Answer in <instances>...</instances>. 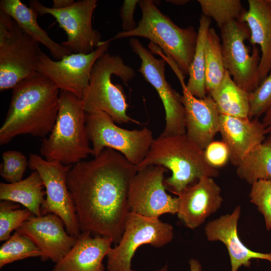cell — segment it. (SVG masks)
Here are the masks:
<instances>
[{
	"instance_id": "obj_1",
	"label": "cell",
	"mask_w": 271,
	"mask_h": 271,
	"mask_svg": "<svg viewBox=\"0 0 271 271\" xmlns=\"http://www.w3.org/2000/svg\"><path fill=\"white\" fill-rule=\"evenodd\" d=\"M137 167L109 148L71 166L67 184L81 232L111 238L117 244L130 211L128 195Z\"/></svg>"
},
{
	"instance_id": "obj_2",
	"label": "cell",
	"mask_w": 271,
	"mask_h": 271,
	"mask_svg": "<svg viewBox=\"0 0 271 271\" xmlns=\"http://www.w3.org/2000/svg\"><path fill=\"white\" fill-rule=\"evenodd\" d=\"M60 91L38 72L16 85L0 128V145L21 134L45 138L56 120Z\"/></svg>"
},
{
	"instance_id": "obj_3",
	"label": "cell",
	"mask_w": 271,
	"mask_h": 271,
	"mask_svg": "<svg viewBox=\"0 0 271 271\" xmlns=\"http://www.w3.org/2000/svg\"><path fill=\"white\" fill-rule=\"evenodd\" d=\"M150 166H161L171 172L164 180L166 189L177 195L203 176L219 175L218 169L207 162L204 150L185 133L174 136L161 134L154 139L138 170Z\"/></svg>"
},
{
	"instance_id": "obj_4",
	"label": "cell",
	"mask_w": 271,
	"mask_h": 271,
	"mask_svg": "<svg viewBox=\"0 0 271 271\" xmlns=\"http://www.w3.org/2000/svg\"><path fill=\"white\" fill-rule=\"evenodd\" d=\"M59 103L55 123L40 152L47 161L73 166L92 154L86 113L81 99L68 91H60Z\"/></svg>"
},
{
	"instance_id": "obj_5",
	"label": "cell",
	"mask_w": 271,
	"mask_h": 271,
	"mask_svg": "<svg viewBox=\"0 0 271 271\" xmlns=\"http://www.w3.org/2000/svg\"><path fill=\"white\" fill-rule=\"evenodd\" d=\"M138 5L142 18L137 28L129 32H120L112 40L132 37L149 39L157 45L177 65L184 75H188L195 54L198 31L193 26L183 29L161 13L152 0H141Z\"/></svg>"
},
{
	"instance_id": "obj_6",
	"label": "cell",
	"mask_w": 271,
	"mask_h": 271,
	"mask_svg": "<svg viewBox=\"0 0 271 271\" xmlns=\"http://www.w3.org/2000/svg\"><path fill=\"white\" fill-rule=\"evenodd\" d=\"M114 75L127 84L136 73L120 56L106 52L95 63L89 86L81 99L85 111L86 113L103 111L116 123H138L127 115L128 104L123 88L112 83L111 77Z\"/></svg>"
},
{
	"instance_id": "obj_7",
	"label": "cell",
	"mask_w": 271,
	"mask_h": 271,
	"mask_svg": "<svg viewBox=\"0 0 271 271\" xmlns=\"http://www.w3.org/2000/svg\"><path fill=\"white\" fill-rule=\"evenodd\" d=\"M34 40L0 10V90L13 88L37 72L42 52Z\"/></svg>"
},
{
	"instance_id": "obj_8",
	"label": "cell",
	"mask_w": 271,
	"mask_h": 271,
	"mask_svg": "<svg viewBox=\"0 0 271 271\" xmlns=\"http://www.w3.org/2000/svg\"><path fill=\"white\" fill-rule=\"evenodd\" d=\"M86 128L94 157L109 148L122 154L137 167L145 158L154 140L150 129L121 128L109 115L100 111L86 113Z\"/></svg>"
},
{
	"instance_id": "obj_9",
	"label": "cell",
	"mask_w": 271,
	"mask_h": 271,
	"mask_svg": "<svg viewBox=\"0 0 271 271\" xmlns=\"http://www.w3.org/2000/svg\"><path fill=\"white\" fill-rule=\"evenodd\" d=\"M173 237L172 225L159 218L146 217L129 211L120 241L115 247L111 248L106 256L108 271H133L131 262L138 247L148 244L160 247L171 242Z\"/></svg>"
},
{
	"instance_id": "obj_10",
	"label": "cell",
	"mask_w": 271,
	"mask_h": 271,
	"mask_svg": "<svg viewBox=\"0 0 271 271\" xmlns=\"http://www.w3.org/2000/svg\"><path fill=\"white\" fill-rule=\"evenodd\" d=\"M97 0H80L64 9L47 7L39 1L30 2L38 15L49 14L55 18L67 39L61 44L72 53L89 54L103 43L99 32L92 28V20Z\"/></svg>"
},
{
	"instance_id": "obj_11",
	"label": "cell",
	"mask_w": 271,
	"mask_h": 271,
	"mask_svg": "<svg viewBox=\"0 0 271 271\" xmlns=\"http://www.w3.org/2000/svg\"><path fill=\"white\" fill-rule=\"evenodd\" d=\"M29 167L40 175L46 197L41 207L42 215L52 213L63 221L66 230L77 237L81 233L75 208L67 184V175L72 166L49 161L42 156L29 155Z\"/></svg>"
},
{
	"instance_id": "obj_12",
	"label": "cell",
	"mask_w": 271,
	"mask_h": 271,
	"mask_svg": "<svg viewBox=\"0 0 271 271\" xmlns=\"http://www.w3.org/2000/svg\"><path fill=\"white\" fill-rule=\"evenodd\" d=\"M220 29L225 68L233 81L250 93L260 84L258 48L253 46L252 54L249 53L245 41L250 39V31L240 20L231 21Z\"/></svg>"
},
{
	"instance_id": "obj_13",
	"label": "cell",
	"mask_w": 271,
	"mask_h": 271,
	"mask_svg": "<svg viewBox=\"0 0 271 271\" xmlns=\"http://www.w3.org/2000/svg\"><path fill=\"white\" fill-rule=\"evenodd\" d=\"M129 43L132 51L141 60L138 71L155 89L161 99L165 111L166 124L161 134L174 136L186 133V113L182 95L172 88L165 75V59L155 58L136 38H131Z\"/></svg>"
},
{
	"instance_id": "obj_14",
	"label": "cell",
	"mask_w": 271,
	"mask_h": 271,
	"mask_svg": "<svg viewBox=\"0 0 271 271\" xmlns=\"http://www.w3.org/2000/svg\"><path fill=\"white\" fill-rule=\"evenodd\" d=\"M110 42L102 44L89 54L71 53L59 60H53L41 52L37 72L51 81L60 91L71 93L81 99L89 86L93 67L107 52Z\"/></svg>"
},
{
	"instance_id": "obj_15",
	"label": "cell",
	"mask_w": 271,
	"mask_h": 271,
	"mask_svg": "<svg viewBox=\"0 0 271 271\" xmlns=\"http://www.w3.org/2000/svg\"><path fill=\"white\" fill-rule=\"evenodd\" d=\"M166 171L161 166H150L138 170L128 192L130 211L153 218H159L166 213H177L178 198L173 197L166 191L164 174Z\"/></svg>"
},
{
	"instance_id": "obj_16",
	"label": "cell",
	"mask_w": 271,
	"mask_h": 271,
	"mask_svg": "<svg viewBox=\"0 0 271 271\" xmlns=\"http://www.w3.org/2000/svg\"><path fill=\"white\" fill-rule=\"evenodd\" d=\"M62 220L54 214L33 215L16 231L27 236L41 249L42 261H60L75 244L76 238L64 228Z\"/></svg>"
},
{
	"instance_id": "obj_17",
	"label": "cell",
	"mask_w": 271,
	"mask_h": 271,
	"mask_svg": "<svg viewBox=\"0 0 271 271\" xmlns=\"http://www.w3.org/2000/svg\"><path fill=\"white\" fill-rule=\"evenodd\" d=\"M221 192L213 178L202 177L177 195L179 219L190 229L198 227L220 208L223 201Z\"/></svg>"
},
{
	"instance_id": "obj_18",
	"label": "cell",
	"mask_w": 271,
	"mask_h": 271,
	"mask_svg": "<svg viewBox=\"0 0 271 271\" xmlns=\"http://www.w3.org/2000/svg\"><path fill=\"white\" fill-rule=\"evenodd\" d=\"M241 207L236 206L231 214H226L208 222L204 233L208 241H220L226 247L230 260L231 271H238L242 266L249 267L252 259H260L271 263V253H261L250 249L238 234L237 223Z\"/></svg>"
},
{
	"instance_id": "obj_19",
	"label": "cell",
	"mask_w": 271,
	"mask_h": 271,
	"mask_svg": "<svg viewBox=\"0 0 271 271\" xmlns=\"http://www.w3.org/2000/svg\"><path fill=\"white\" fill-rule=\"evenodd\" d=\"M181 84L186 113V134L204 150L219 132L220 113L210 95L197 98L188 91L184 81Z\"/></svg>"
},
{
	"instance_id": "obj_20",
	"label": "cell",
	"mask_w": 271,
	"mask_h": 271,
	"mask_svg": "<svg viewBox=\"0 0 271 271\" xmlns=\"http://www.w3.org/2000/svg\"><path fill=\"white\" fill-rule=\"evenodd\" d=\"M223 141L227 146L230 161L237 167L243 159L267 134L258 118L237 117L220 114L219 130Z\"/></svg>"
},
{
	"instance_id": "obj_21",
	"label": "cell",
	"mask_w": 271,
	"mask_h": 271,
	"mask_svg": "<svg viewBox=\"0 0 271 271\" xmlns=\"http://www.w3.org/2000/svg\"><path fill=\"white\" fill-rule=\"evenodd\" d=\"M112 243L109 237H93L90 232H81L74 245L55 263L52 271H104L103 260Z\"/></svg>"
},
{
	"instance_id": "obj_22",
	"label": "cell",
	"mask_w": 271,
	"mask_h": 271,
	"mask_svg": "<svg viewBox=\"0 0 271 271\" xmlns=\"http://www.w3.org/2000/svg\"><path fill=\"white\" fill-rule=\"evenodd\" d=\"M248 10L241 20L248 27L252 45H258L260 48V84L271 71V5L269 0H248Z\"/></svg>"
},
{
	"instance_id": "obj_23",
	"label": "cell",
	"mask_w": 271,
	"mask_h": 271,
	"mask_svg": "<svg viewBox=\"0 0 271 271\" xmlns=\"http://www.w3.org/2000/svg\"><path fill=\"white\" fill-rule=\"evenodd\" d=\"M0 10L9 15L24 32L46 47L54 59L59 60L72 53L49 36L38 23V14L21 1L1 0Z\"/></svg>"
},
{
	"instance_id": "obj_24",
	"label": "cell",
	"mask_w": 271,
	"mask_h": 271,
	"mask_svg": "<svg viewBox=\"0 0 271 271\" xmlns=\"http://www.w3.org/2000/svg\"><path fill=\"white\" fill-rule=\"evenodd\" d=\"M43 181L36 171L26 179L14 183H0V199L20 204L33 215L41 216V207L46 191Z\"/></svg>"
},
{
	"instance_id": "obj_25",
	"label": "cell",
	"mask_w": 271,
	"mask_h": 271,
	"mask_svg": "<svg viewBox=\"0 0 271 271\" xmlns=\"http://www.w3.org/2000/svg\"><path fill=\"white\" fill-rule=\"evenodd\" d=\"M209 95L214 101L220 114L248 118L249 93L233 81L227 70L219 85Z\"/></svg>"
},
{
	"instance_id": "obj_26",
	"label": "cell",
	"mask_w": 271,
	"mask_h": 271,
	"mask_svg": "<svg viewBox=\"0 0 271 271\" xmlns=\"http://www.w3.org/2000/svg\"><path fill=\"white\" fill-rule=\"evenodd\" d=\"M236 167V174L249 185L259 180H271V132Z\"/></svg>"
},
{
	"instance_id": "obj_27",
	"label": "cell",
	"mask_w": 271,
	"mask_h": 271,
	"mask_svg": "<svg viewBox=\"0 0 271 271\" xmlns=\"http://www.w3.org/2000/svg\"><path fill=\"white\" fill-rule=\"evenodd\" d=\"M210 24L211 19L202 15L199 19L196 48L186 84L188 91L199 98L207 96L205 88V43Z\"/></svg>"
},
{
	"instance_id": "obj_28",
	"label": "cell",
	"mask_w": 271,
	"mask_h": 271,
	"mask_svg": "<svg viewBox=\"0 0 271 271\" xmlns=\"http://www.w3.org/2000/svg\"><path fill=\"white\" fill-rule=\"evenodd\" d=\"M225 70L220 38L215 29L210 28L205 43V88L207 95L219 85Z\"/></svg>"
},
{
	"instance_id": "obj_29",
	"label": "cell",
	"mask_w": 271,
	"mask_h": 271,
	"mask_svg": "<svg viewBox=\"0 0 271 271\" xmlns=\"http://www.w3.org/2000/svg\"><path fill=\"white\" fill-rule=\"evenodd\" d=\"M44 256L41 249L27 236L16 231L0 247V268L31 257Z\"/></svg>"
},
{
	"instance_id": "obj_30",
	"label": "cell",
	"mask_w": 271,
	"mask_h": 271,
	"mask_svg": "<svg viewBox=\"0 0 271 271\" xmlns=\"http://www.w3.org/2000/svg\"><path fill=\"white\" fill-rule=\"evenodd\" d=\"M203 15L212 19L220 29L235 20H241L246 12L240 0H198Z\"/></svg>"
},
{
	"instance_id": "obj_31",
	"label": "cell",
	"mask_w": 271,
	"mask_h": 271,
	"mask_svg": "<svg viewBox=\"0 0 271 271\" xmlns=\"http://www.w3.org/2000/svg\"><path fill=\"white\" fill-rule=\"evenodd\" d=\"M33 214L20 204L3 200L0 203V241H7L14 230L19 229Z\"/></svg>"
},
{
	"instance_id": "obj_32",
	"label": "cell",
	"mask_w": 271,
	"mask_h": 271,
	"mask_svg": "<svg viewBox=\"0 0 271 271\" xmlns=\"http://www.w3.org/2000/svg\"><path fill=\"white\" fill-rule=\"evenodd\" d=\"M1 176L8 183H14L23 180L24 173L29 166V160L21 152L7 151L2 155Z\"/></svg>"
},
{
	"instance_id": "obj_33",
	"label": "cell",
	"mask_w": 271,
	"mask_h": 271,
	"mask_svg": "<svg viewBox=\"0 0 271 271\" xmlns=\"http://www.w3.org/2000/svg\"><path fill=\"white\" fill-rule=\"evenodd\" d=\"M249 194L250 202L263 215L267 230L271 229V180L253 183Z\"/></svg>"
},
{
	"instance_id": "obj_34",
	"label": "cell",
	"mask_w": 271,
	"mask_h": 271,
	"mask_svg": "<svg viewBox=\"0 0 271 271\" xmlns=\"http://www.w3.org/2000/svg\"><path fill=\"white\" fill-rule=\"evenodd\" d=\"M248 118H258L271 107V71L258 87L249 93Z\"/></svg>"
},
{
	"instance_id": "obj_35",
	"label": "cell",
	"mask_w": 271,
	"mask_h": 271,
	"mask_svg": "<svg viewBox=\"0 0 271 271\" xmlns=\"http://www.w3.org/2000/svg\"><path fill=\"white\" fill-rule=\"evenodd\" d=\"M208 163L217 169L225 166L230 161V154L227 145L222 141H213L204 150Z\"/></svg>"
},
{
	"instance_id": "obj_36",
	"label": "cell",
	"mask_w": 271,
	"mask_h": 271,
	"mask_svg": "<svg viewBox=\"0 0 271 271\" xmlns=\"http://www.w3.org/2000/svg\"><path fill=\"white\" fill-rule=\"evenodd\" d=\"M139 1L138 0L123 1L119 12L122 32L131 31L137 28V25L134 20L133 15Z\"/></svg>"
},
{
	"instance_id": "obj_37",
	"label": "cell",
	"mask_w": 271,
	"mask_h": 271,
	"mask_svg": "<svg viewBox=\"0 0 271 271\" xmlns=\"http://www.w3.org/2000/svg\"><path fill=\"white\" fill-rule=\"evenodd\" d=\"M75 3L74 0H53L52 8L55 9H64L67 8Z\"/></svg>"
},
{
	"instance_id": "obj_38",
	"label": "cell",
	"mask_w": 271,
	"mask_h": 271,
	"mask_svg": "<svg viewBox=\"0 0 271 271\" xmlns=\"http://www.w3.org/2000/svg\"><path fill=\"white\" fill-rule=\"evenodd\" d=\"M262 123L265 129L266 133L271 132V107L264 113Z\"/></svg>"
},
{
	"instance_id": "obj_39",
	"label": "cell",
	"mask_w": 271,
	"mask_h": 271,
	"mask_svg": "<svg viewBox=\"0 0 271 271\" xmlns=\"http://www.w3.org/2000/svg\"><path fill=\"white\" fill-rule=\"evenodd\" d=\"M190 270L189 271H202V268L200 262L194 258H192L189 261Z\"/></svg>"
},
{
	"instance_id": "obj_40",
	"label": "cell",
	"mask_w": 271,
	"mask_h": 271,
	"mask_svg": "<svg viewBox=\"0 0 271 271\" xmlns=\"http://www.w3.org/2000/svg\"><path fill=\"white\" fill-rule=\"evenodd\" d=\"M167 2H170L171 3L177 5H184L189 2L188 0H171L167 1Z\"/></svg>"
},
{
	"instance_id": "obj_41",
	"label": "cell",
	"mask_w": 271,
	"mask_h": 271,
	"mask_svg": "<svg viewBox=\"0 0 271 271\" xmlns=\"http://www.w3.org/2000/svg\"><path fill=\"white\" fill-rule=\"evenodd\" d=\"M157 271H168V266H167V265H165L163 267H162L160 269L157 270Z\"/></svg>"
},
{
	"instance_id": "obj_42",
	"label": "cell",
	"mask_w": 271,
	"mask_h": 271,
	"mask_svg": "<svg viewBox=\"0 0 271 271\" xmlns=\"http://www.w3.org/2000/svg\"><path fill=\"white\" fill-rule=\"evenodd\" d=\"M269 3H270V4L271 5V0H269Z\"/></svg>"
}]
</instances>
